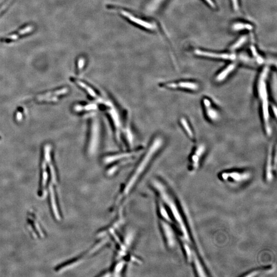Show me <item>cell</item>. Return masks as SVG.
<instances>
[{"mask_svg":"<svg viewBox=\"0 0 277 277\" xmlns=\"http://www.w3.org/2000/svg\"><path fill=\"white\" fill-rule=\"evenodd\" d=\"M270 72V68L269 66L264 65L263 66L257 78L255 87V94L259 104L263 129L267 137H270L273 132L270 123V102L268 84Z\"/></svg>","mask_w":277,"mask_h":277,"instance_id":"cell-1","label":"cell"},{"mask_svg":"<svg viewBox=\"0 0 277 277\" xmlns=\"http://www.w3.org/2000/svg\"><path fill=\"white\" fill-rule=\"evenodd\" d=\"M152 186L170 212L171 218L175 223V226L179 232L180 240L193 245L181 212H180L178 204L170 190L162 182L159 180H154L152 182Z\"/></svg>","mask_w":277,"mask_h":277,"instance_id":"cell-2","label":"cell"},{"mask_svg":"<svg viewBox=\"0 0 277 277\" xmlns=\"http://www.w3.org/2000/svg\"><path fill=\"white\" fill-rule=\"evenodd\" d=\"M164 143L163 138L160 137H157L153 140L152 144L150 145L149 149L144 156L143 157L141 161L138 164L134 173L126 183L124 188L123 189L122 192L120 194L121 199L123 198L126 197L129 193H130L141 177L143 175L146 168H148V166L153 157L163 146Z\"/></svg>","mask_w":277,"mask_h":277,"instance_id":"cell-3","label":"cell"},{"mask_svg":"<svg viewBox=\"0 0 277 277\" xmlns=\"http://www.w3.org/2000/svg\"><path fill=\"white\" fill-rule=\"evenodd\" d=\"M220 180L227 183L234 184H241L251 180L252 173L251 170H229L223 171L219 175Z\"/></svg>","mask_w":277,"mask_h":277,"instance_id":"cell-4","label":"cell"},{"mask_svg":"<svg viewBox=\"0 0 277 277\" xmlns=\"http://www.w3.org/2000/svg\"><path fill=\"white\" fill-rule=\"evenodd\" d=\"M161 87L168 89L182 90L185 92L197 93L200 90L201 85L198 81L194 80H183L163 83Z\"/></svg>","mask_w":277,"mask_h":277,"instance_id":"cell-5","label":"cell"},{"mask_svg":"<svg viewBox=\"0 0 277 277\" xmlns=\"http://www.w3.org/2000/svg\"><path fill=\"white\" fill-rule=\"evenodd\" d=\"M193 52L197 56L202 58L213 59L216 60L226 61L229 62L237 61V54L233 52H213L201 49H196Z\"/></svg>","mask_w":277,"mask_h":277,"instance_id":"cell-6","label":"cell"},{"mask_svg":"<svg viewBox=\"0 0 277 277\" xmlns=\"http://www.w3.org/2000/svg\"><path fill=\"white\" fill-rule=\"evenodd\" d=\"M201 105L208 121L212 123L219 122L222 118L221 112L209 98L205 96L202 98Z\"/></svg>","mask_w":277,"mask_h":277,"instance_id":"cell-7","label":"cell"},{"mask_svg":"<svg viewBox=\"0 0 277 277\" xmlns=\"http://www.w3.org/2000/svg\"><path fill=\"white\" fill-rule=\"evenodd\" d=\"M207 152V145L204 143H200L195 146L189 157L188 168L191 172L199 169Z\"/></svg>","mask_w":277,"mask_h":277,"instance_id":"cell-8","label":"cell"},{"mask_svg":"<svg viewBox=\"0 0 277 277\" xmlns=\"http://www.w3.org/2000/svg\"><path fill=\"white\" fill-rule=\"evenodd\" d=\"M277 166V146L272 145L268 148L265 165V179L267 182H270L274 178V171Z\"/></svg>","mask_w":277,"mask_h":277,"instance_id":"cell-9","label":"cell"},{"mask_svg":"<svg viewBox=\"0 0 277 277\" xmlns=\"http://www.w3.org/2000/svg\"><path fill=\"white\" fill-rule=\"evenodd\" d=\"M173 225L174 224L165 220L161 219L160 220V225L162 234L167 246L170 248H174L177 241L176 233L173 228Z\"/></svg>","mask_w":277,"mask_h":277,"instance_id":"cell-10","label":"cell"},{"mask_svg":"<svg viewBox=\"0 0 277 277\" xmlns=\"http://www.w3.org/2000/svg\"><path fill=\"white\" fill-rule=\"evenodd\" d=\"M119 12L122 16L126 18L131 22L144 29L150 30H155L157 28V26L155 23H152L146 20L143 19L128 11L123 9H119Z\"/></svg>","mask_w":277,"mask_h":277,"instance_id":"cell-11","label":"cell"},{"mask_svg":"<svg viewBox=\"0 0 277 277\" xmlns=\"http://www.w3.org/2000/svg\"><path fill=\"white\" fill-rule=\"evenodd\" d=\"M239 63L237 61L229 62L227 65L216 74L214 77V82L219 84L224 83L237 69Z\"/></svg>","mask_w":277,"mask_h":277,"instance_id":"cell-12","label":"cell"},{"mask_svg":"<svg viewBox=\"0 0 277 277\" xmlns=\"http://www.w3.org/2000/svg\"><path fill=\"white\" fill-rule=\"evenodd\" d=\"M179 123L187 137L193 142L196 141L195 131L188 119L185 116H181L179 119Z\"/></svg>","mask_w":277,"mask_h":277,"instance_id":"cell-13","label":"cell"},{"mask_svg":"<svg viewBox=\"0 0 277 277\" xmlns=\"http://www.w3.org/2000/svg\"><path fill=\"white\" fill-rule=\"evenodd\" d=\"M231 31L234 33H240L243 31H252L254 30L252 24L244 21H235L230 26Z\"/></svg>","mask_w":277,"mask_h":277,"instance_id":"cell-14","label":"cell"},{"mask_svg":"<svg viewBox=\"0 0 277 277\" xmlns=\"http://www.w3.org/2000/svg\"><path fill=\"white\" fill-rule=\"evenodd\" d=\"M33 30H34V27L33 26H30V25L27 26L25 28H24L23 29L20 30L18 33H16V34H11V35L5 37L4 38L2 39V41L3 42H8L16 40L21 35H23L24 34L30 33L33 31Z\"/></svg>","mask_w":277,"mask_h":277,"instance_id":"cell-15","label":"cell"},{"mask_svg":"<svg viewBox=\"0 0 277 277\" xmlns=\"http://www.w3.org/2000/svg\"><path fill=\"white\" fill-rule=\"evenodd\" d=\"M248 40V37L247 35H241L234 42L230 47H229V52H235L237 50H239L241 48H242L244 45Z\"/></svg>","mask_w":277,"mask_h":277,"instance_id":"cell-16","label":"cell"},{"mask_svg":"<svg viewBox=\"0 0 277 277\" xmlns=\"http://www.w3.org/2000/svg\"><path fill=\"white\" fill-rule=\"evenodd\" d=\"M42 168L40 171L39 181V187L38 189V196L39 197H41L43 195V182H44V175L45 167L46 163L45 162V159L42 160Z\"/></svg>","mask_w":277,"mask_h":277,"instance_id":"cell-17","label":"cell"},{"mask_svg":"<svg viewBox=\"0 0 277 277\" xmlns=\"http://www.w3.org/2000/svg\"><path fill=\"white\" fill-rule=\"evenodd\" d=\"M52 189H53L55 203H56L57 209L58 211L59 217H60L61 218H63V214H62V209H61V208L60 203L59 196H58V192H57V186L56 185L53 184V185H52Z\"/></svg>","mask_w":277,"mask_h":277,"instance_id":"cell-18","label":"cell"},{"mask_svg":"<svg viewBox=\"0 0 277 277\" xmlns=\"http://www.w3.org/2000/svg\"><path fill=\"white\" fill-rule=\"evenodd\" d=\"M166 0H150L148 6V9L150 11H154L159 7Z\"/></svg>","mask_w":277,"mask_h":277,"instance_id":"cell-19","label":"cell"},{"mask_svg":"<svg viewBox=\"0 0 277 277\" xmlns=\"http://www.w3.org/2000/svg\"><path fill=\"white\" fill-rule=\"evenodd\" d=\"M45 170H46L47 177L46 184H45V189L46 190H47L49 189V187L50 186V183L52 182V170H51V168H50V166L49 165L48 163H46Z\"/></svg>","mask_w":277,"mask_h":277,"instance_id":"cell-20","label":"cell"},{"mask_svg":"<svg viewBox=\"0 0 277 277\" xmlns=\"http://www.w3.org/2000/svg\"><path fill=\"white\" fill-rule=\"evenodd\" d=\"M47 192H48L47 196V203H48V205L49 209L50 215H52V218H53L54 220H56V215H55V212H54V211H53V207H52V204L51 193H50V191L49 190H48V191H47Z\"/></svg>","mask_w":277,"mask_h":277,"instance_id":"cell-21","label":"cell"},{"mask_svg":"<svg viewBox=\"0 0 277 277\" xmlns=\"http://www.w3.org/2000/svg\"><path fill=\"white\" fill-rule=\"evenodd\" d=\"M27 222H28L29 225L31 226V228L33 229V231H34V233L36 234V236L38 237V238H40V239L41 238V236L40 232L38 230V229H37V227H36V226H35L34 222L33 220L30 218H27Z\"/></svg>","mask_w":277,"mask_h":277,"instance_id":"cell-22","label":"cell"},{"mask_svg":"<svg viewBox=\"0 0 277 277\" xmlns=\"http://www.w3.org/2000/svg\"><path fill=\"white\" fill-rule=\"evenodd\" d=\"M270 114L271 113H273V116L276 119L277 116V109L276 104L270 103Z\"/></svg>","mask_w":277,"mask_h":277,"instance_id":"cell-23","label":"cell"},{"mask_svg":"<svg viewBox=\"0 0 277 277\" xmlns=\"http://www.w3.org/2000/svg\"><path fill=\"white\" fill-rule=\"evenodd\" d=\"M207 5L212 9H215L216 8V4L215 3L214 0H203Z\"/></svg>","mask_w":277,"mask_h":277,"instance_id":"cell-24","label":"cell"},{"mask_svg":"<svg viewBox=\"0 0 277 277\" xmlns=\"http://www.w3.org/2000/svg\"><path fill=\"white\" fill-rule=\"evenodd\" d=\"M84 64H85L84 59L83 58H80L79 60L78 63V69H79V70H81L83 69Z\"/></svg>","mask_w":277,"mask_h":277,"instance_id":"cell-25","label":"cell"},{"mask_svg":"<svg viewBox=\"0 0 277 277\" xmlns=\"http://www.w3.org/2000/svg\"><path fill=\"white\" fill-rule=\"evenodd\" d=\"M22 115L21 114V112H18V114L16 115V119L18 120H20L22 118Z\"/></svg>","mask_w":277,"mask_h":277,"instance_id":"cell-26","label":"cell"}]
</instances>
